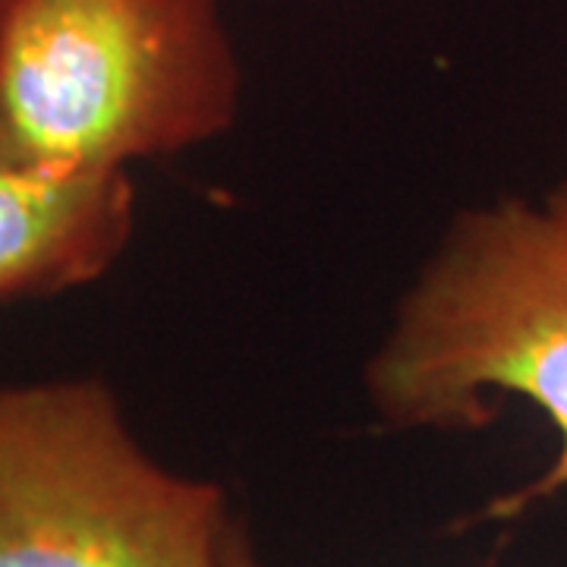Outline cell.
Listing matches in <instances>:
<instances>
[{"label": "cell", "instance_id": "277c9868", "mask_svg": "<svg viewBox=\"0 0 567 567\" xmlns=\"http://www.w3.org/2000/svg\"><path fill=\"white\" fill-rule=\"evenodd\" d=\"M126 171H44L0 162V303L102 278L133 237Z\"/></svg>", "mask_w": 567, "mask_h": 567}, {"label": "cell", "instance_id": "8992f818", "mask_svg": "<svg viewBox=\"0 0 567 567\" xmlns=\"http://www.w3.org/2000/svg\"><path fill=\"white\" fill-rule=\"evenodd\" d=\"M546 203H548V205H555L558 212H565V215H567V177H565V181H561V183H555V186L548 189Z\"/></svg>", "mask_w": 567, "mask_h": 567}, {"label": "cell", "instance_id": "3957f363", "mask_svg": "<svg viewBox=\"0 0 567 567\" xmlns=\"http://www.w3.org/2000/svg\"><path fill=\"white\" fill-rule=\"evenodd\" d=\"M215 483L152 461L99 379L0 385V567H227Z\"/></svg>", "mask_w": 567, "mask_h": 567}, {"label": "cell", "instance_id": "7a4b0ae2", "mask_svg": "<svg viewBox=\"0 0 567 567\" xmlns=\"http://www.w3.org/2000/svg\"><path fill=\"white\" fill-rule=\"evenodd\" d=\"M221 0H0V162L126 171L227 133Z\"/></svg>", "mask_w": 567, "mask_h": 567}, {"label": "cell", "instance_id": "6da1fadb", "mask_svg": "<svg viewBox=\"0 0 567 567\" xmlns=\"http://www.w3.org/2000/svg\"><path fill=\"white\" fill-rule=\"evenodd\" d=\"M398 429H483L492 394L524 398L558 432L548 470L486 507L511 520L567 488V215L546 199L464 208L365 365Z\"/></svg>", "mask_w": 567, "mask_h": 567}, {"label": "cell", "instance_id": "5b68a950", "mask_svg": "<svg viewBox=\"0 0 567 567\" xmlns=\"http://www.w3.org/2000/svg\"><path fill=\"white\" fill-rule=\"evenodd\" d=\"M224 561L227 567H259L256 565V558H252V551L246 546L244 533H230V539H227V555H224Z\"/></svg>", "mask_w": 567, "mask_h": 567}]
</instances>
